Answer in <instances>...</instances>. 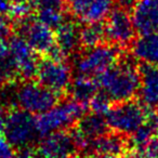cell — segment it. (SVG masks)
I'll return each instance as SVG.
<instances>
[{"instance_id":"3","label":"cell","mask_w":158,"mask_h":158,"mask_svg":"<svg viewBox=\"0 0 158 158\" xmlns=\"http://www.w3.org/2000/svg\"><path fill=\"white\" fill-rule=\"evenodd\" d=\"M126 49L110 42H103L97 47L81 49L74 55L75 68L78 75L98 76L118 62Z\"/></svg>"},{"instance_id":"37","label":"cell","mask_w":158,"mask_h":158,"mask_svg":"<svg viewBox=\"0 0 158 158\" xmlns=\"http://www.w3.org/2000/svg\"><path fill=\"white\" fill-rule=\"evenodd\" d=\"M156 110V112H157V113H158V107H157V108H156V110Z\"/></svg>"},{"instance_id":"35","label":"cell","mask_w":158,"mask_h":158,"mask_svg":"<svg viewBox=\"0 0 158 158\" xmlns=\"http://www.w3.org/2000/svg\"><path fill=\"white\" fill-rule=\"evenodd\" d=\"M14 1H22V2H25V1H29V0H14Z\"/></svg>"},{"instance_id":"8","label":"cell","mask_w":158,"mask_h":158,"mask_svg":"<svg viewBox=\"0 0 158 158\" xmlns=\"http://www.w3.org/2000/svg\"><path fill=\"white\" fill-rule=\"evenodd\" d=\"M15 34L23 37L37 54L46 55L55 44V33L31 15L15 21Z\"/></svg>"},{"instance_id":"9","label":"cell","mask_w":158,"mask_h":158,"mask_svg":"<svg viewBox=\"0 0 158 158\" xmlns=\"http://www.w3.org/2000/svg\"><path fill=\"white\" fill-rule=\"evenodd\" d=\"M104 31L106 42L116 44L126 50H129L131 44L135 39L136 31L132 18H130L127 10L120 7L110 10L104 24Z\"/></svg>"},{"instance_id":"7","label":"cell","mask_w":158,"mask_h":158,"mask_svg":"<svg viewBox=\"0 0 158 158\" xmlns=\"http://www.w3.org/2000/svg\"><path fill=\"white\" fill-rule=\"evenodd\" d=\"M36 79L46 88L52 90L60 98L67 95L73 80V69L69 61H54L41 56Z\"/></svg>"},{"instance_id":"27","label":"cell","mask_w":158,"mask_h":158,"mask_svg":"<svg viewBox=\"0 0 158 158\" xmlns=\"http://www.w3.org/2000/svg\"><path fill=\"white\" fill-rule=\"evenodd\" d=\"M11 33L12 28L9 19L0 13V38L1 39H6V38L11 36Z\"/></svg>"},{"instance_id":"29","label":"cell","mask_w":158,"mask_h":158,"mask_svg":"<svg viewBox=\"0 0 158 158\" xmlns=\"http://www.w3.org/2000/svg\"><path fill=\"white\" fill-rule=\"evenodd\" d=\"M75 158H123V157L110 155V154H99V153H91V152H82V153L77 154Z\"/></svg>"},{"instance_id":"34","label":"cell","mask_w":158,"mask_h":158,"mask_svg":"<svg viewBox=\"0 0 158 158\" xmlns=\"http://www.w3.org/2000/svg\"><path fill=\"white\" fill-rule=\"evenodd\" d=\"M33 158H48V157H46L44 154H41L39 151H38V148H36V152H35V154H34Z\"/></svg>"},{"instance_id":"23","label":"cell","mask_w":158,"mask_h":158,"mask_svg":"<svg viewBox=\"0 0 158 158\" xmlns=\"http://www.w3.org/2000/svg\"><path fill=\"white\" fill-rule=\"evenodd\" d=\"M92 2L93 0H66V5L69 11L72 12L73 15L78 18L80 21H82L85 14Z\"/></svg>"},{"instance_id":"12","label":"cell","mask_w":158,"mask_h":158,"mask_svg":"<svg viewBox=\"0 0 158 158\" xmlns=\"http://www.w3.org/2000/svg\"><path fill=\"white\" fill-rule=\"evenodd\" d=\"M86 152L110 154L127 158L131 153L130 135L110 130L106 133L90 140Z\"/></svg>"},{"instance_id":"1","label":"cell","mask_w":158,"mask_h":158,"mask_svg":"<svg viewBox=\"0 0 158 158\" xmlns=\"http://www.w3.org/2000/svg\"><path fill=\"white\" fill-rule=\"evenodd\" d=\"M138 60L129 52H123L117 63L95 78L99 89L110 101L123 102L134 99L140 88Z\"/></svg>"},{"instance_id":"30","label":"cell","mask_w":158,"mask_h":158,"mask_svg":"<svg viewBox=\"0 0 158 158\" xmlns=\"http://www.w3.org/2000/svg\"><path fill=\"white\" fill-rule=\"evenodd\" d=\"M10 57L9 44L6 42L5 39L0 38V64L6 62Z\"/></svg>"},{"instance_id":"25","label":"cell","mask_w":158,"mask_h":158,"mask_svg":"<svg viewBox=\"0 0 158 158\" xmlns=\"http://www.w3.org/2000/svg\"><path fill=\"white\" fill-rule=\"evenodd\" d=\"M139 158H158V136H152L139 152Z\"/></svg>"},{"instance_id":"20","label":"cell","mask_w":158,"mask_h":158,"mask_svg":"<svg viewBox=\"0 0 158 158\" xmlns=\"http://www.w3.org/2000/svg\"><path fill=\"white\" fill-rule=\"evenodd\" d=\"M113 5V0H93L90 8L86 12L82 22L95 23L101 22L108 15Z\"/></svg>"},{"instance_id":"14","label":"cell","mask_w":158,"mask_h":158,"mask_svg":"<svg viewBox=\"0 0 158 158\" xmlns=\"http://www.w3.org/2000/svg\"><path fill=\"white\" fill-rule=\"evenodd\" d=\"M132 22L136 34H158V0H136Z\"/></svg>"},{"instance_id":"4","label":"cell","mask_w":158,"mask_h":158,"mask_svg":"<svg viewBox=\"0 0 158 158\" xmlns=\"http://www.w3.org/2000/svg\"><path fill=\"white\" fill-rule=\"evenodd\" d=\"M149 110L139 100L114 102L105 119L110 130L131 135L145 123Z\"/></svg>"},{"instance_id":"28","label":"cell","mask_w":158,"mask_h":158,"mask_svg":"<svg viewBox=\"0 0 158 158\" xmlns=\"http://www.w3.org/2000/svg\"><path fill=\"white\" fill-rule=\"evenodd\" d=\"M37 147L33 146V145H28V146H23L20 148H16L15 153H14L13 158H33L34 154L36 152Z\"/></svg>"},{"instance_id":"21","label":"cell","mask_w":158,"mask_h":158,"mask_svg":"<svg viewBox=\"0 0 158 158\" xmlns=\"http://www.w3.org/2000/svg\"><path fill=\"white\" fill-rule=\"evenodd\" d=\"M113 102L110 100V98L103 93L101 92L95 93L91 100L89 101L88 106L90 108V112L93 113V114H98V115H102V116H105L106 113L108 112V110L112 106Z\"/></svg>"},{"instance_id":"5","label":"cell","mask_w":158,"mask_h":158,"mask_svg":"<svg viewBox=\"0 0 158 158\" xmlns=\"http://www.w3.org/2000/svg\"><path fill=\"white\" fill-rule=\"evenodd\" d=\"M14 99V106L33 115H39L56 105L61 98L40 82L25 80L16 88Z\"/></svg>"},{"instance_id":"36","label":"cell","mask_w":158,"mask_h":158,"mask_svg":"<svg viewBox=\"0 0 158 158\" xmlns=\"http://www.w3.org/2000/svg\"><path fill=\"white\" fill-rule=\"evenodd\" d=\"M156 133H157V136H158V127H157V130H156Z\"/></svg>"},{"instance_id":"13","label":"cell","mask_w":158,"mask_h":158,"mask_svg":"<svg viewBox=\"0 0 158 158\" xmlns=\"http://www.w3.org/2000/svg\"><path fill=\"white\" fill-rule=\"evenodd\" d=\"M140 88L138 100L147 110H155L158 107V65L139 63Z\"/></svg>"},{"instance_id":"6","label":"cell","mask_w":158,"mask_h":158,"mask_svg":"<svg viewBox=\"0 0 158 158\" xmlns=\"http://www.w3.org/2000/svg\"><path fill=\"white\" fill-rule=\"evenodd\" d=\"M3 134L13 145L14 148L33 145L36 135H38L33 114L13 106L7 110Z\"/></svg>"},{"instance_id":"19","label":"cell","mask_w":158,"mask_h":158,"mask_svg":"<svg viewBox=\"0 0 158 158\" xmlns=\"http://www.w3.org/2000/svg\"><path fill=\"white\" fill-rule=\"evenodd\" d=\"M105 42L104 24L101 22L86 23L80 27V44L81 49H89Z\"/></svg>"},{"instance_id":"26","label":"cell","mask_w":158,"mask_h":158,"mask_svg":"<svg viewBox=\"0 0 158 158\" xmlns=\"http://www.w3.org/2000/svg\"><path fill=\"white\" fill-rule=\"evenodd\" d=\"M15 149L5 134L0 133V158H13Z\"/></svg>"},{"instance_id":"18","label":"cell","mask_w":158,"mask_h":158,"mask_svg":"<svg viewBox=\"0 0 158 158\" xmlns=\"http://www.w3.org/2000/svg\"><path fill=\"white\" fill-rule=\"evenodd\" d=\"M76 126L89 140L102 135L110 130L106 123V119L103 118L102 115L93 114V113L85 114L78 120Z\"/></svg>"},{"instance_id":"22","label":"cell","mask_w":158,"mask_h":158,"mask_svg":"<svg viewBox=\"0 0 158 158\" xmlns=\"http://www.w3.org/2000/svg\"><path fill=\"white\" fill-rule=\"evenodd\" d=\"M38 20L52 29H56L65 21L64 11L56 10H38Z\"/></svg>"},{"instance_id":"24","label":"cell","mask_w":158,"mask_h":158,"mask_svg":"<svg viewBox=\"0 0 158 158\" xmlns=\"http://www.w3.org/2000/svg\"><path fill=\"white\" fill-rule=\"evenodd\" d=\"M33 8L36 10H56L64 11L66 8V0H33Z\"/></svg>"},{"instance_id":"32","label":"cell","mask_w":158,"mask_h":158,"mask_svg":"<svg viewBox=\"0 0 158 158\" xmlns=\"http://www.w3.org/2000/svg\"><path fill=\"white\" fill-rule=\"evenodd\" d=\"M6 116H7V110H5L3 106L0 104V133H2L5 129Z\"/></svg>"},{"instance_id":"2","label":"cell","mask_w":158,"mask_h":158,"mask_svg":"<svg viewBox=\"0 0 158 158\" xmlns=\"http://www.w3.org/2000/svg\"><path fill=\"white\" fill-rule=\"evenodd\" d=\"M87 108L88 105L76 101L68 94L62 98L55 106L35 117L38 135L44 136L51 132L69 129L88 113Z\"/></svg>"},{"instance_id":"31","label":"cell","mask_w":158,"mask_h":158,"mask_svg":"<svg viewBox=\"0 0 158 158\" xmlns=\"http://www.w3.org/2000/svg\"><path fill=\"white\" fill-rule=\"evenodd\" d=\"M12 3H13V0H0V13H8Z\"/></svg>"},{"instance_id":"16","label":"cell","mask_w":158,"mask_h":158,"mask_svg":"<svg viewBox=\"0 0 158 158\" xmlns=\"http://www.w3.org/2000/svg\"><path fill=\"white\" fill-rule=\"evenodd\" d=\"M129 49L139 61L158 65V34L141 35L133 40Z\"/></svg>"},{"instance_id":"10","label":"cell","mask_w":158,"mask_h":158,"mask_svg":"<svg viewBox=\"0 0 158 158\" xmlns=\"http://www.w3.org/2000/svg\"><path fill=\"white\" fill-rule=\"evenodd\" d=\"M9 49L10 55L18 72L19 79L22 81L35 80L37 77L39 59L28 42L23 37L15 34L10 37Z\"/></svg>"},{"instance_id":"17","label":"cell","mask_w":158,"mask_h":158,"mask_svg":"<svg viewBox=\"0 0 158 158\" xmlns=\"http://www.w3.org/2000/svg\"><path fill=\"white\" fill-rule=\"evenodd\" d=\"M98 89L99 87L95 78H91L84 75H77L76 78L73 79L70 82L67 94L76 101L88 105L91 98L98 92Z\"/></svg>"},{"instance_id":"33","label":"cell","mask_w":158,"mask_h":158,"mask_svg":"<svg viewBox=\"0 0 158 158\" xmlns=\"http://www.w3.org/2000/svg\"><path fill=\"white\" fill-rule=\"evenodd\" d=\"M119 1H120V8L127 10V11L129 9H133L136 2V0H119Z\"/></svg>"},{"instance_id":"11","label":"cell","mask_w":158,"mask_h":158,"mask_svg":"<svg viewBox=\"0 0 158 158\" xmlns=\"http://www.w3.org/2000/svg\"><path fill=\"white\" fill-rule=\"evenodd\" d=\"M37 148L48 158H75L78 154L68 130H59L42 136Z\"/></svg>"},{"instance_id":"15","label":"cell","mask_w":158,"mask_h":158,"mask_svg":"<svg viewBox=\"0 0 158 158\" xmlns=\"http://www.w3.org/2000/svg\"><path fill=\"white\" fill-rule=\"evenodd\" d=\"M55 31V42L68 59L81 50L80 27L78 24L73 21H64Z\"/></svg>"}]
</instances>
